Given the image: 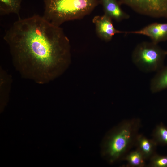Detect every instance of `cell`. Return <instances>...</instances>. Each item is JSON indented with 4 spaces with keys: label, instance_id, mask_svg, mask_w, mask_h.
Returning a JSON list of instances; mask_svg holds the SVG:
<instances>
[{
    "label": "cell",
    "instance_id": "9",
    "mask_svg": "<svg viewBox=\"0 0 167 167\" xmlns=\"http://www.w3.org/2000/svg\"><path fill=\"white\" fill-rule=\"evenodd\" d=\"M135 145L145 160L150 158L156 154L157 145L152 139H148L141 134H139L137 136Z\"/></svg>",
    "mask_w": 167,
    "mask_h": 167
},
{
    "label": "cell",
    "instance_id": "5",
    "mask_svg": "<svg viewBox=\"0 0 167 167\" xmlns=\"http://www.w3.org/2000/svg\"><path fill=\"white\" fill-rule=\"evenodd\" d=\"M141 15L156 18H167V0H119Z\"/></svg>",
    "mask_w": 167,
    "mask_h": 167
},
{
    "label": "cell",
    "instance_id": "2",
    "mask_svg": "<svg viewBox=\"0 0 167 167\" xmlns=\"http://www.w3.org/2000/svg\"><path fill=\"white\" fill-rule=\"evenodd\" d=\"M42 16L50 23L60 26L64 23L82 19L90 14L100 0H44Z\"/></svg>",
    "mask_w": 167,
    "mask_h": 167
},
{
    "label": "cell",
    "instance_id": "14",
    "mask_svg": "<svg viewBox=\"0 0 167 167\" xmlns=\"http://www.w3.org/2000/svg\"><path fill=\"white\" fill-rule=\"evenodd\" d=\"M0 92L1 96H7L11 89V76L2 69H0Z\"/></svg>",
    "mask_w": 167,
    "mask_h": 167
},
{
    "label": "cell",
    "instance_id": "7",
    "mask_svg": "<svg viewBox=\"0 0 167 167\" xmlns=\"http://www.w3.org/2000/svg\"><path fill=\"white\" fill-rule=\"evenodd\" d=\"M131 34L146 36L151 41L158 44L159 42L167 41V22L153 23L138 30L125 31V34Z\"/></svg>",
    "mask_w": 167,
    "mask_h": 167
},
{
    "label": "cell",
    "instance_id": "8",
    "mask_svg": "<svg viewBox=\"0 0 167 167\" xmlns=\"http://www.w3.org/2000/svg\"><path fill=\"white\" fill-rule=\"evenodd\" d=\"M103 6L104 14L117 22L128 19L130 16L124 12L121 7L117 0H100Z\"/></svg>",
    "mask_w": 167,
    "mask_h": 167
},
{
    "label": "cell",
    "instance_id": "3",
    "mask_svg": "<svg viewBox=\"0 0 167 167\" xmlns=\"http://www.w3.org/2000/svg\"><path fill=\"white\" fill-rule=\"evenodd\" d=\"M141 126V120L138 118L125 120L109 135L105 153L110 162L119 158L135 145Z\"/></svg>",
    "mask_w": 167,
    "mask_h": 167
},
{
    "label": "cell",
    "instance_id": "12",
    "mask_svg": "<svg viewBox=\"0 0 167 167\" xmlns=\"http://www.w3.org/2000/svg\"><path fill=\"white\" fill-rule=\"evenodd\" d=\"M128 166L133 167H143L145 165L144 158L141 152L137 148L128 153L125 157Z\"/></svg>",
    "mask_w": 167,
    "mask_h": 167
},
{
    "label": "cell",
    "instance_id": "6",
    "mask_svg": "<svg viewBox=\"0 0 167 167\" xmlns=\"http://www.w3.org/2000/svg\"><path fill=\"white\" fill-rule=\"evenodd\" d=\"M112 19L105 15L94 17L92 21L94 24L98 37L106 42L111 41L117 34H125V31L117 30L114 27Z\"/></svg>",
    "mask_w": 167,
    "mask_h": 167
},
{
    "label": "cell",
    "instance_id": "10",
    "mask_svg": "<svg viewBox=\"0 0 167 167\" xmlns=\"http://www.w3.org/2000/svg\"><path fill=\"white\" fill-rule=\"evenodd\" d=\"M150 89L154 93L167 89V66L157 71L151 81Z\"/></svg>",
    "mask_w": 167,
    "mask_h": 167
},
{
    "label": "cell",
    "instance_id": "11",
    "mask_svg": "<svg viewBox=\"0 0 167 167\" xmlns=\"http://www.w3.org/2000/svg\"><path fill=\"white\" fill-rule=\"evenodd\" d=\"M22 0H0L1 15L14 14L19 15Z\"/></svg>",
    "mask_w": 167,
    "mask_h": 167
},
{
    "label": "cell",
    "instance_id": "15",
    "mask_svg": "<svg viewBox=\"0 0 167 167\" xmlns=\"http://www.w3.org/2000/svg\"><path fill=\"white\" fill-rule=\"evenodd\" d=\"M150 159V167H167V156H161L156 153Z\"/></svg>",
    "mask_w": 167,
    "mask_h": 167
},
{
    "label": "cell",
    "instance_id": "1",
    "mask_svg": "<svg viewBox=\"0 0 167 167\" xmlns=\"http://www.w3.org/2000/svg\"><path fill=\"white\" fill-rule=\"evenodd\" d=\"M3 39L15 69L21 76L38 84H46L57 78L71 63L69 39L60 26L42 16L19 18Z\"/></svg>",
    "mask_w": 167,
    "mask_h": 167
},
{
    "label": "cell",
    "instance_id": "4",
    "mask_svg": "<svg viewBox=\"0 0 167 167\" xmlns=\"http://www.w3.org/2000/svg\"><path fill=\"white\" fill-rule=\"evenodd\" d=\"M167 51L152 41H143L138 44L132 54L134 63L145 72L158 71L163 66Z\"/></svg>",
    "mask_w": 167,
    "mask_h": 167
},
{
    "label": "cell",
    "instance_id": "13",
    "mask_svg": "<svg viewBox=\"0 0 167 167\" xmlns=\"http://www.w3.org/2000/svg\"><path fill=\"white\" fill-rule=\"evenodd\" d=\"M152 137L157 145H167V127L162 123L158 125L153 130Z\"/></svg>",
    "mask_w": 167,
    "mask_h": 167
}]
</instances>
